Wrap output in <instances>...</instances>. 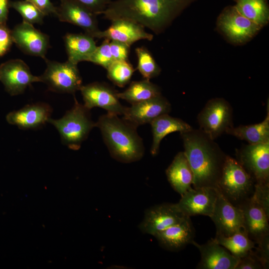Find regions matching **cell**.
Masks as SVG:
<instances>
[{
	"label": "cell",
	"mask_w": 269,
	"mask_h": 269,
	"mask_svg": "<svg viewBox=\"0 0 269 269\" xmlns=\"http://www.w3.org/2000/svg\"><path fill=\"white\" fill-rule=\"evenodd\" d=\"M197 0H116L101 14L111 21L124 19L162 32L185 8Z\"/></svg>",
	"instance_id": "cell-1"
},
{
	"label": "cell",
	"mask_w": 269,
	"mask_h": 269,
	"mask_svg": "<svg viewBox=\"0 0 269 269\" xmlns=\"http://www.w3.org/2000/svg\"><path fill=\"white\" fill-rule=\"evenodd\" d=\"M180 134L193 173V188H217L227 155L200 129Z\"/></svg>",
	"instance_id": "cell-2"
},
{
	"label": "cell",
	"mask_w": 269,
	"mask_h": 269,
	"mask_svg": "<svg viewBox=\"0 0 269 269\" xmlns=\"http://www.w3.org/2000/svg\"><path fill=\"white\" fill-rule=\"evenodd\" d=\"M111 156L125 163L140 160L144 153L142 139L137 127L118 115L109 113L101 116L97 122Z\"/></svg>",
	"instance_id": "cell-3"
},
{
	"label": "cell",
	"mask_w": 269,
	"mask_h": 269,
	"mask_svg": "<svg viewBox=\"0 0 269 269\" xmlns=\"http://www.w3.org/2000/svg\"><path fill=\"white\" fill-rule=\"evenodd\" d=\"M74 99L73 106L62 118H50L48 123L56 129L63 144L71 149L77 150L87 138L91 130L96 127V123L91 119L90 110Z\"/></svg>",
	"instance_id": "cell-4"
},
{
	"label": "cell",
	"mask_w": 269,
	"mask_h": 269,
	"mask_svg": "<svg viewBox=\"0 0 269 269\" xmlns=\"http://www.w3.org/2000/svg\"><path fill=\"white\" fill-rule=\"evenodd\" d=\"M256 183L235 158L227 155L217 188L231 203L239 206L251 197Z\"/></svg>",
	"instance_id": "cell-5"
},
{
	"label": "cell",
	"mask_w": 269,
	"mask_h": 269,
	"mask_svg": "<svg viewBox=\"0 0 269 269\" xmlns=\"http://www.w3.org/2000/svg\"><path fill=\"white\" fill-rule=\"evenodd\" d=\"M46 68L40 76V82L47 85L52 91L74 94L80 90L82 79L77 64L68 60L59 62L45 59Z\"/></svg>",
	"instance_id": "cell-6"
},
{
	"label": "cell",
	"mask_w": 269,
	"mask_h": 269,
	"mask_svg": "<svg viewBox=\"0 0 269 269\" xmlns=\"http://www.w3.org/2000/svg\"><path fill=\"white\" fill-rule=\"evenodd\" d=\"M200 129L215 140L233 125V109L223 98H214L207 102L197 117Z\"/></svg>",
	"instance_id": "cell-7"
},
{
	"label": "cell",
	"mask_w": 269,
	"mask_h": 269,
	"mask_svg": "<svg viewBox=\"0 0 269 269\" xmlns=\"http://www.w3.org/2000/svg\"><path fill=\"white\" fill-rule=\"evenodd\" d=\"M217 25L231 42L237 44L249 41L262 27L241 14L235 5L224 8L218 18Z\"/></svg>",
	"instance_id": "cell-8"
},
{
	"label": "cell",
	"mask_w": 269,
	"mask_h": 269,
	"mask_svg": "<svg viewBox=\"0 0 269 269\" xmlns=\"http://www.w3.org/2000/svg\"><path fill=\"white\" fill-rule=\"evenodd\" d=\"M236 156L256 184L269 183V141L244 145L237 150Z\"/></svg>",
	"instance_id": "cell-9"
},
{
	"label": "cell",
	"mask_w": 269,
	"mask_h": 269,
	"mask_svg": "<svg viewBox=\"0 0 269 269\" xmlns=\"http://www.w3.org/2000/svg\"><path fill=\"white\" fill-rule=\"evenodd\" d=\"M210 218L215 225L216 235L229 236L238 232H246L241 209L231 203L218 189L217 199Z\"/></svg>",
	"instance_id": "cell-10"
},
{
	"label": "cell",
	"mask_w": 269,
	"mask_h": 269,
	"mask_svg": "<svg viewBox=\"0 0 269 269\" xmlns=\"http://www.w3.org/2000/svg\"><path fill=\"white\" fill-rule=\"evenodd\" d=\"M0 81L10 95L15 96L22 94L32 83L40 82V79L31 73L23 61L16 59L0 65Z\"/></svg>",
	"instance_id": "cell-11"
},
{
	"label": "cell",
	"mask_w": 269,
	"mask_h": 269,
	"mask_svg": "<svg viewBox=\"0 0 269 269\" xmlns=\"http://www.w3.org/2000/svg\"><path fill=\"white\" fill-rule=\"evenodd\" d=\"M186 217L177 207L176 203H163L146 210L144 217L138 226L144 234L154 236L158 233L178 223Z\"/></svg>",
	"instance_id": "cell-12"
},
{
	"label": "cell",
	"mask_w": 269,
	"mask_h": 269,
	"mask_svg": "<svg viewBox=\"0 0 269 269\" xmlns=\"http://www.w3.org/2000/svg\"><path fill=\"white\" fill-rule=\"evenodd\" d=\"M84 105L88 109L99 107L107 113L123 115L125 107L119 101L118 93L109 85L100 82H93L82 85L80 88Z\"/></svg>",
	"instance_id": "cell-13"
},
{
	"label": "cell",
	"mask_w": 269,
	"mask_h": 269,
	"mask_svg": "<svg viewBox=\"0 0 269 269\" xmlns=\"http://www.w3.org/2000/svg\"><path fill=\"white\" fill-rule=\"evenodd\" d=\"M177 207L186 216L197 215L210 217L217 197V189L212 187L191 188L182 194Z\"/></svg>",
	"instance_id": "cell-14"
},
{
	"label": "cell",
	"mask_w": 269,
	"mask_h": 269,
	"mask_svg": "<svg viewBox=\"0 0 269 269\" xmlns=\"http://www.w3.org/2000/svg\"><path fill=\"white\" fill-rule=\"evenodd\" d=\"M11 31L13 42L25 53L46 59L49 47V37L24 21L16 25Z\"/></svg>",
	"instance_id": "cell-15"
},
{
	"label": "cell",
	"mask_w": 269,
	"mask_h": 269,
	"mask_svg": "<svg viewBox=\"0 0 269 269\" xmlns=\"http://www.w3.org/2000/svg\"><path fill=\"white\" fill-rule=\"evenodd\" d=\"M171 104L161 95L125 107L123 118L136 127L150 124L158 117L168 114Z\"/></svg>",
	"instance_id": "cell-16"
},
{
	"label": "cell",
	"mask_w": 269,
	"mask_h": 269,
	"mask_svg": "<svg viewBox=\"0 0 269 269\" xmlns=\"http://www.w3.org/2000/svg\"><path fill=\"white\" fill-rule=\"evenodd\" d=\"M52 112V109L47 103H33L9 112L6 116V120L21 130H35L48 123Z\"/></svg>",
	"instance_id": "cell-17"
},
{
	"label": "cell",
	"mask_w": 269,
	"mask_h": 269,
	"mask_svg": "<svg viewBox=\"0 0 269 269\" xmlns=\"http://www.w3.org/2000/svg\"><path fill=\"white\" fill-rule=\"evenodd\" d=\"M199 251L201 260L196 267L199 269H235L239 259L232 255L213 238L200 245L193 240L192 243Z\"/></svg>",
	"instance_id": "cell-18"
},
{
	"label": "cell",
	"mask_w": 269,
	"mask_h": 269,
	"mask_svg": "<svg viewBox=\"0 0 269 269\" xmlns=\"http://www.w3.org/2000/svg\"><path fill=\"white\" fill-rule=\"evenodd\" d=\"M56 15L61 21L69 22L82 28L93 38L100 30L97 15L90 12L74 0H60Z\"/></svg>",
	"instance_id": "cell-19"
},
{
	"label": "cell",
	"mask_w": 269,
	"mask_h": 269,
	"mask_svg": "<svg viewBox=\"0 0 269 269\" xmlns=\"http://www.w3.org/2000/svg\"><path fill=\"white\" fill-rule=\"evenodd\" d=\"M238 207L242 212L245 231L252 240L257 244L269 235V216L253 196Z\"/></svg>",
	"instance_id": "cell-20"
},
{
	"label": "cell",
	"mask_w": 269,
	"mask_h": 269,
	"mask_svg": "<svg viewBox=\"0 0 269 269\" xmlns=\"http://www.w3.org/2000/svg\"><path fill=\"white\" fill-rule=\"evenodd\" d=\"M110 26L104 31L100 30L94 38H107L110 40L119 41L129 46L140 39L151 40L153 35L146 32L142 25L124 19H117L111 21Z\"/></svg>",
	"instance_id": "cell-21"
},
{
	"label": "cell",
	"mask_w": 269,
	"mask_h": 269,
	"mask_svg": "<svg viewBox=\"0 0 269 269\" xmlns=\"http://www.w3.org/2000/svg\"><path fill=\"white\" fill-rule=\"evenodd\" d=\"M156 238L163 249L178 252L191 244L195 237V229L190 217L158 233Z\"/></svg>",
	"instance_id": "cell-22"
},
{
	"label": "cell",
	"mask_w": 269,
	"mask_h": 269,
	"mask_svg": "<svg viewBox=\"0 0 269 269\" xmlns=\"http://www.w3.org/2000/svg\"><path fill=\"white\" fill-rule=\"evenodd\" d=\"M165 172L171 187L181 195L192 188L193 173L184 151L175 156Z\"/></svg>",
	"instance_id": "cell-23"
},
{
	"label": "cell",
	"mask_w": 269,
	"mask_h": 269,
	"mask_svg": "<svg viewBox=\"0 0 269 269\" xmlns=\"http://www.w3.org/2000/svg\"><path fill=\"white\" fill-rule=\"evenodd\" d=\"M150 125L152 133V143L150 151L153 156L158 154L160 142L166 135L173 132H186L193 129L181 119L171 117L168 114L158 117Z\"/></svg>",
	"instance_id": "cell-24"
},
{
	"label": "cell",
	"mask_w": 269,
	"mask_h": 269,
	"mask_svg": "<svg viewBox=\"0 0 269 269\" xmlns=\"http://www.w3.org/2000/svg\"><path fill=\"white\" fill-rule=\"evenodd\" d=\"M94 38L86 33H67L64 37L68 60L76 64L89 61L97 48Z\"/></svg>",
	"instance_id": "cell-25"
},
{
	"label": "cell",
	"mask_w": 269,
	"mask_h": 269,
	"mask_svg": "<svg viewBox=\"0 0 269 269\" xmlns=\"http://www.w3.org/2000/svg\"><path fill=\"white\" fill-rule=\"evenodd\" d=\"M238 139L244 140L249 144H258L269 141V103L268 102L267 113L262 122L250 125H241L231 127L225 132Z\"/></svg>",
	"instance_id": "cell-26"
},
{
	"label": "cell",
	"mask_w": 269,
	"mask_h": 269,
	"mask_svg": "<svg viewBox=\"0 0 269 269\" xmlns=\"http://www.w3.org/2000/svg\"><path fill=\"white\" fill-rule=\"evenodd\" d=\"M161 95L159 88L149 80L132 82L124 92L118 93L119 99L131 105L143 102Z\"/></svg>",
	"instance_id": "cell-27"
},
{
	"label": "cell",
	"mask_w": 269,
	"mask_h": 269,
	"mask_svg": "<svg viewBox=\"0 0 269 269\" xmlns=\"http://www.w3.org/2000/svg\"><path fill=\"white\" fill-rule=\"evenodd\" d=\"M213 239L238 259L252 251L255 248L256 244L244 232H238L229 236L216 235Z\"/></svg>",
	"instance_id": "cell-28"
},
{
	"label": "cell",
	"mask_w": 269,
	"mask_h": 269,
	"mask_svg": "<svg viewBox=\"0 0 269 269\" xmlns=\"http://www.w3.org/2000/svg\"><path fill=\"white\" fill-rule=\"evenodd\" d=\"M238 11L243 15L261 26L269 20V8L267 0H234Z\"/></svg>",
	"instance_id": "cell-29"
},
{
	"label": "cell",
	"mask_w": 269,
	"mask_h": 269,
	"mask_svg": "<svg viewBox=\"0 0 269 269\" xmlns=\"http://www.w3.org/2000/svg\"><path fill=\"white\" fill-rule=\"evenodd\" d=\"M107 70L109 80L120 87H124L130 82L134 71L128 60L114 61Z\"/></svg>",
	"instance_id": "cell-30"
},
{
	"label": "cell",
	"mask_w": 269,
	"mask_h": 269,
	"mask_svg": "<svg viewBox=\"0 0 269 269\" xmlns=\"http://www.w3.org/2000/svg\"><path fill=\"white\" fill-rule=\"evenodd\" d=\"M137 69L144 79L150 80L160 73V69L150 53L144 47H137Z\"/></svg>",
	"instance_id": "cell-31"
},
{
	"label": "cell",
	"mask_w": 269,
	"mask_h": 269,
	"mask_svg": "<svg viewBox=\"0 0 269 269\" xmlns=\"http://www.w3.org/2000/svg\"><path fill=\"white\" fill-rule=\"evenodd\" d=\"M9 7L21 15L23 21L31 24L42 23L45 16L36 6L27 0L9 1Z\"/></svg>",
	"instance_id": "cell-32"
},
{
	"label": "cell",
	"mask_w": 269,
	"mask_h": 269,
	"mask_svg": "<svg viewBox=\"0 0 269 269\" xmlns=\"http://www.w3.org/2000/svg\"><path fill=\"white\" fill-rule=\"evenodd\" d=\"M110 39L105 38L101 45L97 46L89 61L99 65L107 69L114 61L110 49Z\"/></svg>",
	"instance_id": "cell-33"
},
{
	"label": "cell",
	"mask_w": 269,
	"mask_h": 269,
	"mask_svg": "<svg viewBox=\"0 0 269 269\" xmlns=\"http://www.w3.org/2000/svg\"><path fill=\"white\" fill-rule=\"evenodd\" d=\"M253 196L269 216V183L256 184Z\"/></svg>",
	"instance_id": "cell-34"
},
{
	"label": "cell",
	"mask_w": 269,
	"mask_h": 269,
	"mask_svg": "<svg viewBox=\"0 0 269 269\" xmlns=\"http://www.w3.org/2000/svg\"><path fill=\"white\" fill-rule=\"evenodd\" d=\"M255 254L260 260L264 269L269 267V235L265 236L258 243Z\"/></svg>",
	"instance_id": "cell-35"
},
{
	"label": "cell",
	"mask_w": 269,
	"mask_h": 269,
	"mask_svg": "<svg viewBox=\"0 0 269 269\" xmlns=\"http://www.w3.org/2000/svg\"><path fill=\"white\" fill-rule=\"evenodd\" d=\"M77 3L98 15L100 14L108 7L111 0H74Z\"/></svg>",
	"instance_id": "cell-36"
},
{
	"label": "cell",
	"mask_w": 269,
	"mask_h": 269,
	"mask_svg": "<svg viewBox=\"0 0 269 269\" xmlns=\"http://www.w3.org/2000/svg\"><path fill=\"white\" fill-rule=\"evenodd\" d=\"M263 265L253 250L239 259L235 269H263Z\"/></svg>",
	"instance_id": "cell-37"
},
{
	"label": "cell",
	"mask_w": 269,
	"mask_h": 269,
	"mask_svg": "<svg viewBox=\"0 0 269 269\" xmlns=\"http://www.w3.org/2000/svg\"><path fill=\"white\" fill-rule=\"evenodd\" d=\"M110 46L114 61L128 60L130 46L114 40H110Z\"/></svg>",
	"instance_id": "cell-38"
},
{
	"label": "cell",
	"mask_w": 269,
	"mask_h": 269,
	"mask_svg": "<svg viewBox=\"0 0 269 269\" xmlns=\"http://www.w3.org/2000/svg\"><path fill=\"white\" fill-rule=\"evenodd\" d=\"M12 42L11 30L6 24H0V57L8 51Z\"/></svg>",
	"instance_id": "cell-39"
},
{
	"label": "cell",
	"mask_w": 269,
	"mask_h": 269,
	"mask_svg": "<svg viewBox=\"0 0 269 269\" xmlns=\"http://www.w3.org/2000/svg\"><path fill=\"white\" fill-rule=\"evenodd\" d=\"M36 6L44 15L56 14L57 7L50 0H27Z\"/></svg>",
	"instance_id": "cell-40"
},
{
	"label": "cell",
	"mask_w": 269,
	"mask_h": 269,
	"mask_svg": "<svg viewBox=\"0 0 269 269\" xmlns=\"http://www.w3.org/2000/svg\"><path fill=\"white\" fill-rule=\"evenodd\" d=\"M9 7L8 0H0V24H6Z\"/></svg>",
	"instance_id": "cell-41"
}]
</instances>
